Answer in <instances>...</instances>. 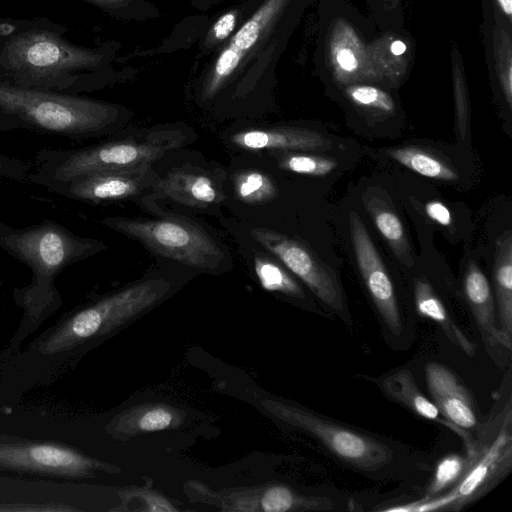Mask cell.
I'll list each match as a JSON object with an SVG mask.
<instances>
[{
  "instance_id": "cell-1",
  "label": "cell",
  "mask_w": 512,
  "mask_h": 512,
  "mask_svg": "<svg viewBox=\"0 0 512 512\" xmlns=\"http://www.w3.org/2000/svg\"><path fill=\"white\" fill-rule=\"evenodd\" d=\"M309 0H256L231 38L209 56L196 79L197 99L243 98L273 76Z\"/></svg>"
},
{
  "instance_id": "cell-2",
  "label": "cell",
  "mask_w": 512,
  "mask_h": 512,
  "mask_svg": "<svg viewBox=\"0 0 512 512\" xmlns=\"http://www.w3.org/2000/svg\"><path fill=\"white\" fill-rule=\"evenodd\" d=\"M125 109L112 103L23 87L0 78V116L10 130L26 128L72 139L111 132Z\"/></svg>"
},
{
  "instance_id": "cell-3",
  "label": "cell",
  "mask_w": 512,
  "mask_h": 512,
  "mask_svg": "<svg viewBox=\"0 0 512 512\" xmlns=\"http://www.w3.org/2000/svg\"><path fill=\"white\" fill-rule=\"evenodd\" d=\"M186 142L179 129H158L78 149L44 148L35 157L29 181L44 186L92 172L149 166Z\"/></svg>"
},
{
  "instance_id": "cell-4",
  "label": "cell",
  "mask_w": 512,
  "mask_h": 512,
  "mask_svg": "<svg viewBox=\"0 0 512 512\" xmlns=\"http://www.w3.org/2000/svg\"><path fill=\"white\" fill-rule=\"evenodd\" d=\"M0 56L4 69L14 80L11 83L44 90L70 86L76 74L100 67L105 58L95 49L71 44L44 30L13 36Z\"/></svg>"
},
{
  "instance_id": "cell-5",
  "label": "cell",
  "mask_w": 512,
  "mask_h": 512,
  "mask_svg": "<svg viewBox=\"0 0 512 512\" xmlns=\"http://www.w3.org/2000/svg\"><path fill=\"white\" fill-rule=\"evenodd\" d=\"M100 223L141 242L153 253L206 273L221 272L229 253L202 226L183 217H106Z\"/></svg>"
},
{
  "instance_id": "cell-6",
  "label": "cell",
  "mask_w": 512,
  "mask_h": 512,
  "mask_svg": "<svg viewBox=\"0 0 512 512\" xmlns=\"http://www.w3.org/2000/svg\"><path fill=\"white\" fill-rule=\"evenodd\" d=\"M0 248L29 266L34 277L32 290L40 291L50 290L64 268L100 253L106 245L76 235L52 220L22 228L0 221Z\"/></svg>"
},
{
  "instance_id": "cell-7",
  "label": "cell",
  "mask_w": 512,
  "mask_h": 512,
  "mask_svg": "<svg viewBox=\"0 0 512 512\" xmlns=\"http://www.w3.org/2000/svg\"><path fill=\"white\" fill-rule=\"evenodd\" d=\"M497 424L489 423L484 429L481 428L472 461L452 489L386 511H458L484 496L511 468L510 401L507 402L505 411L499 413Z\"/></svg>"
},
{
  "instance_id": "cell-8",
  "label": "cell",
  "mask_w": 512,
  "mask_h": 512,
  "mask_svg": "<svg viewBox=\"0 0 512 512\" xmlns=\"http://www.w3.org/2000/svg\"><path fill=\"white\" fill-rule=\"evenodd\" d=\"M261 405L275 418L312 437L329 455L360 472H382L396 459L392 444L374 435L280 400L264 399Z\"/></svg>"
},
{
  "instance_id": "cell-9",
  "label": "cell",
  "mask_w": 512,
  "mask_h": 512,
  "mask_svg": "<svg viewBox=\"0 0 512 512\" xmlns=\"http://www.w3.org/2000/svg\"><path fill=\"white\" fill-rule=\"evenodd\" d=\"M187 485L196 500L222 511L303 512L331 510L333 507V502L327 497L304 495L279 483L219 491L212 490L197 480L190 481Z\"/></svg>"
},
{
  "instance_id": "cell-10",
  "label": "cell",
  "mask_w": 512,
  "mask_h": 512,
  "mask_svg": "<svg viewBox=\"0 0 512 512\" xmlns=\"http://www.w3.org/2000/svg\"><path fill=\"white\" fill-rule=\"evenodd\" d=\"M251 236L256 243L277 257L300 278L320 301L348 325L351 319L341 287L332 273L302 242L274 230L255 227Z\"/></svg>"
},
{
  "instance_id": "cell-11",
  "label": "cell",
  "mask_w": 512,
  "mask_h": 512,
  "mask_svg": "<svg viewBox=\"0 0 512 512\" xmlns=\"http://www.w3.org/2000/svg\"><path fill=\"white\" fill-rule=\"evenodd\" d=\"M159 175L151 165L87 173L67 181L45 184L47 190L64 197L91 203L132 198L153 187Z\"/></svg>"
},
{
  "instance_id": "cell-12",
  "label": "cell",
  "mask_w": 512,
  "mask_h": 512,
  "mask_svg": "<svg viewBox=\"0 0 512 512\" xmlns=\"http://www.w3.org/2000/svg\"><path fill=\"white\" fill-rule=\"evenodd\" d=\"M350 232L356 262L377 311L391 333L402 331V318L392 281L365 225L350 213Z\"/></svg>"
},
{
  "instance_id": "cell-13",
  "label": "cell",
  "mask_w": 512,
  "mask_h": 512,
  "mask_svg": "<svg viewBox=\"0 0 512 512\" xmlns=\"http://www.w3.org/2000/svg\"><path fill=\"white\" fill-rule=\"evenodd\" d=\"M425 378L432 401L448 421L468 432L479 427L472 394L451 369L438 362H428Z\"/></svg>"
},
{
  "instance_id": "cell-14",
  "label": "cell",
  "mask_w": 512,
  "mask_h": 512,
  "mask_svg": "<svg viewBox=\"0 0 512 512\" xmlns=\"http://www.w3.org/2000/svg\"><path fill=\"white\" fill-rule=\"evenodd\" d=\"M483 10L488 67L504 102L511 109L512 25L494 8L490 0H483Z\"/></svg>"
},
{
  "instance_id": "cell-15",
  "label": "cell",
  "mask_w": 512,
  "mask_h": 512,
  "mask_svg": "<svg viewBox=\"0 0 512 512\" xmlns=\"http://www.w3.org/2000/svg\"><path fill=\"white\" fill-rule=\"evenodd\" d=\"M152 189L159 196L201 209L219 205L224 198L215 179L198 168H175L164 177L159 176Z\"/></svg>"
},
{
  "instance_id": "cell-16",
  "label": "cell",
  "mask_w": 512,
  "mask_h": 512,
  "mask_svg": "<svg viewBox=\"0 0 512 512\" xmlns=\"http://www.w3.org/2000/svg\"><path fill=\"white\" fill-rule=\"evenodd\" d=\"M380 387L388 397L415 414L452 430L462 439L467 454L476 451V439L443 416L435 403L425 397L418 388L410 370L401 369L387 375L381 380Z\"/></svg>"
},
{
  "instance_id": "cell-17",
  "label": "cell",
  "mask_w": 512,
  "mask_h": 512,
  "mask_svg": "<svg viewBox=\"0 0 512 512\" xmlns=\"http://www.w3.org/2000/svg\"><path fill=\"white\" fill-rule=\"evenodd\" d=\"M328 58L336 80L342 84L376 79L367 68L368 54L362 40L345 22H339L333 27L328 45Z\"/></svg>"
},
{
  "instance_id": "cell-18",
  "label": "cell",
  "mask_w": 512,
  "mask_h": 512,
  "mask_svg": "<svg viewBox=\"0 0 512 512\" xmlns=\"http://www.w3.org/2000/svg\"><path fill=\"white\" fill-rule=\"evenodd\" d=\"M238 148L257 150H316L330 142L321 134L299 127L252 128L238 131L231 136Z\"/></svg>"
},
{
  "instance_id": "cell-19",
  "label": "cell",
  "mask_w": 512,
  "mask_h": 512,
  "mask_svg": "<svg viewBox=\"0 0 512 512\" xmlns=\"http://www.w3.org/2000/svg\"><path fill=\"white\" fill-rule=\"evenodd\" d=\"M463 291L474 319L484 337L491 344L511 349L507 339L496 324L495 304L490 284L479 266L470 261L464 273Z\"/></svg>"
},
{
  "instance_id": "cell-20",
  "label": "cell",
  "mask_w": 512,
  "mask_h": 512,
  "mask_svg": "<svg viewBox=\"0 0 512 512\" xmlns=\"http://www.w3.org/2000/svg\"><path fill=\"white\" fill-rule=\"evenodd\" d=\"M180 410L167 404H143L118 415L114 424L117 434L135 436L142 433L177 428L183 422Z\"/></svg>"
},
{
  "instance_id": "cell-21",
  "label": "cell",
  "mask_w": 512,
  "mask_h": 512,
  "mask_svg": "<svg viewBox=\"0 0 512 512\" xmlns=\"http://www.w3.org/2000/svg\"><path fill=\"white\" fill-rule=\"evenodd\" d=\"M413 293L418 313L439 325L447 338L466 355L474 356L476 345L455 323L431 284L425 279H415Z\"/></svg>"
},
{
  "instance_id": "cell-22",
  "label": "cell",
  "mask_w": 512,
  "mask_h": 512,
  "mask_svg": "<svg viewBox=\"0 0 512 512\" xmlns=\"http://www.w3.org/2000/svg\"><path fill=\"white\" fill-rule=\"evenodd\" d=\"M0 459L15 465H33L68 471H83L93 463L70 450L49 445L0 449Z\"/></svg>"
},
{
  "instance_id": "cell-23",
  "label": "cell",
  "mask_w": 512,
  "mask_h": 512,
  "mask_svg": "<svg viewBox=\"0 0 512 512\" xmlns=\"http://www.w3.org/2000/svg\"><path fill=\"white\" fill-rule=\"evenodd\" d=\"M493 281L499 328L512 341V237L498 240L493 262Z\"/></svg>"
},
{
  "instance_id": "cell-24",
  "label": "cell",
  "mask_w": 512,
  "mask_h": 512,
  "mask_svg": "<svg viewBox=\"0 0 512 512\" xmlns=\"http://www.w3.org/2000/svg\"><path fill=\"white\" fill-rule=\"evenodd\" d=\"M387 153L395 161L423 176L445 181L458 179L453 166L429 150L407 146L389 149Z\"/></svg>"
},
{
  "instance_id": "cell-25",
  "label": "cell",
  "mask_w": 512,
  "mask_h": 512,
  "mask_svg": "<svg viewBox=\"0 0 512 512\" xmlns=\"http://www.w3.org/2000/svg\"><path fill=\"white\" fill-rule=\"evenodd\" d=\"M366 205L380 234L395 254L405 264L411 265L412 261L405 230L397 214L376 197L370 199Z\"/></svg>"
},
{
  "instance_id": "cell-26",
  "label": "cell",
  "mask_w": 512,
  "mask_h": 512,
  "mask_svg": "<svg viewBox=\"0 0 512 512\" xmlns=\"http://www.w3.org/2000/svg\"><path fill=\"white\" fill-rule=\"evenodd\" d=\"M256 0H245L241 4L226 10L210 26L202 43L200 51L206 57L227 42L253 9Z\"/></svg>"
},
{
  "instance_id": "cell-27",
  "label": "cell",
  "mask_w": 512,
  "mask_h": 512,
  "mask_svg": "<svg viewBox=\"0 0 512 512\" xmlns=\"http://www.w3.org/2000/svg\"><path fill=\"white\" fill-rule=\"evenodd\" d=\"M235 197L249 205H260L274 200L278 189L273 179L266 173L248 169L238 172L234 179Z\"/></svg>"
},
{
  "instance_id": "cell-28",
  "label": "cell",
  "mask_w": 512,
  "mask_h": 512,
  "mask_svg": "<svg viewBox=\"0 0 512 512\" xmlns=\"http://www.w3.org/2000/svg\"><path fill=\"white\" fill-rule=\"evenodd\" d=\"M254 271L261 286L290 297L303 298L304 293L296 280L276 261L256 255L253 258Z\"/></svg>"
},
{
  "instance_id": "cell-29",
  "label": "cell",
  "mask_w": 512,
  "mask_h": 512,
  "mask_svg": "<svg viewBox=\"0 0 512 512\" xmlns=\"http://www.w3.org/2000/svg\"><path fill=\"white\" fill-rule=\"evenodd\" d=\"M452 79L455 107V131L460 140L470 138V102L462 60L458 51H452Z\"/></svg>"
},
{
  "instance_id": "cell-30",
  "label": "cell",
  "mask_w": 512,
  "mask_h": 512,
  "mask_svg": "<svg viewBox=\"0 0 512 512\" xmlns=\"http://www.w3.org/2000/svg\"><path fill=\"white\" fill-rule=\"evenodd\" d=\"M281 169L313 176H322L335 169L337 163L318 155L295 153L292 151L270 150Z\"/></svg>"
},
{
  "instance_id": "cell-31",
  "label": "cell",
  "mask_w": 512,
  "mask_h": 512,
  "mask_svg": "<svg viewBox=\"0 0 512 512\" xmlns=\"http://www.w3.org/2000/svg\"><path fill=\"white\" fill-rule=\"evenodd\" d=\"M474 453L467 454V456L449 454L443 457L437 464L432 480L426 489V497L441 494L448 488H452L468 469Z\"/></svg>"
},
{
  "instance_id": "cell-32",
  "label": "cell",
  "mask_w": 512,
  "mask_h": 512,
  "mask_svg": "<svg viewBox=\"0 0 512 512\" xmlns=\"http://www.w3.org/2000/svg\"><path fill=\"white\" fill-rule=\"evenodd\" d=\"M345 95L350 101L364 109L382 113H392L395 102L391 95L380 87L366 83H352L345 87Z\"/></svg>"
},
{
  "instance_id": "cell-33",
  "label": "cell",
  "mask_w": 512,
  "mask_h": 512,
  "mask_svg": "<svg viewBox=\"0 0 512 512\" xmlns=\"http://www.w3.org/2000/svg\"><path fill=\"white\" fill-rule=\"evenodd\" d=\"M110 15L126 20L143 21L158 16L155 6L144 0H85Z\"/></svg>"
},
{
  "instance_id": "cell-34",
  "label": "cell",
  "mask_w": 512,
  "mask_h": 512,
  "mask_svg": "<svg viewBox=\"0 0 512 512\" xmlns=\"http://www.w3.org/2000/svg\"><path fill=\"white\" fill-rule=\"evenodd\" d=\"M122 497L126 501H139L142 511L175 512L179 510L165 496L148 488H130L123 493Z\"/></svg>"
},
{
  "instance_id": "cell-35",
  "label": "cell",
  "mask_w": 512,
  "mask_h": 512,
  "mask_svg": "<svg viewBox=\"0 0 512 512\" xmlns=\"http://www.w3.org/2000/svg\"><path fill=\"white\" fill-rule=\"evenodd\" d=\"M30 172L31 167L25 161L0 153V182H23L29 180Z\"/></svg>"
},
{
  "instance_id": "cell-36",
  "label": "cell",
  "mask_w": 512,
  "mask_h": 512,
  "mask_svg": "<svg viewBox=\"0 0 512 512\" xmlns=\"http://www.w3.org/2000/svg\"><path fill=\"white\" fill-rule=\"evenodd\" d=\"M425 211L430 219L440 225L448 226L452 222L450 211L439 201L428 202L425 206Z\"/></svg>"
},
{
  "instance_id": "cell-37",
  "label": "cell",
  "mask_w": 512,
  "mask_h": 512,
  "mask_svg": "<svg viewBox=\"0 0 512 512\" xmlns=\"http://www.w3.org/2000/svg\"><path fill=\"white\" fill-rule=\"evenodd\" d=\"M494 8L512 25V0H490Z\"/></svg>"
},
{
  "instance_id": "cell-38",
  "label": "cell",
  "mask_w": 512,
  "mask_h": 512,
  "mask_svg": "<svg viewBox=\"0 0 512 512\" xmlns=\"http://www.w3.org/2000/svg\"><path fill=\"white\" fill-rule=\"evenodd\" d=\"M219 1L221 0H192V3L195 7L199 9H206L207 7L214 5Z\"/></svg>"
}]
</instances>
